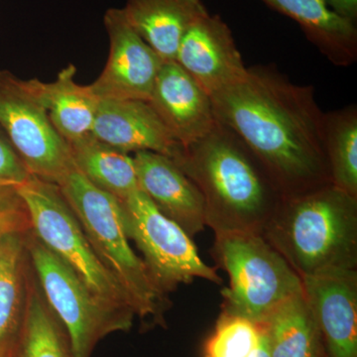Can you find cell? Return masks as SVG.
<instances>
[{
	"instance_id": "cell-26",
	"label": "cell",
	"mask_w": 357,
	"mask_h": 357,
	"mask_svg": "<svg viewBox=\"0 0 357 357\" xmlns=\"http://www.w3.org/2000/svg\"><path fill=\"white\" fill-rule=\"evenodd\" d=\"M31 176L0 128V185H18Z\"/></svg>"
},
{
	"instance_id": "cell-3",
	"label": "cell",
	"mask_w": 357,
	"mask_h": 357,
	"mask_svg": "<svg viewBox=\"0 0 357 357\" xmlns=\"http://www.w3.org/2000/svg\"><path fill=\"white\" fill-rule=\"evenodd\" d=\"M263 236L302 279L356 269L357 198L332 183L284 197Z\"/></svg>"
},
{
	"instance_id": "cell-25",
	"label": "cell",
	"mask_w": 357,
	"mask_h": 357,
	"mask_svg": "<svg viewBox=\"0 0 357 357\" xmlns=\"http://www.w3.org/2000/svg\"><path fill=\"white\" fill-rule=\"evenodd\" d=\"M30 231L27 208L16 185H0V246L9 236Z\"/></svg>"
},
{
	"instance_id": "cell-28",
	"label": "cell",
	"mask_w": 357,
	"mask_h": 357,
	"mask_svg": "<svg viewBox=\"0 0 357 357\" xmlns=\"http://www.w3.org/2000/svg\"><path fill=\"white\" fill-rule=\"evenodd\" d=\"M259 326V342H258L257 347H256L255 357H270L266 335H265L261 326Z\"/></svg>"
},
{
	"instance_id": "cell-14",
	"label": "cell",
	"mask_w": 357,
	"mask_h": 357,
	"mask_svg": "<svg viewBox=\"0 0 357 357\" xmlns=\"http://www.w3.org/2000/svg\"><path fill=\"white\" fill-rule=\"evenodd\" d=\"M148 102L183 146L201 139L218 123L211 96L175 61L162 65Z\"/></svg>"
},
{
	"instance_id": "cell-24",
	"label": "cell",
	"mask_w": 357,
	"mask_h": 357,
	"mask_svg": "<svg viewBox=\"0 0 357 357\" xmlns=\"http://www.w3.org/2000/svg\"><path fill=\"white\" fill-rule=\"evenodd\" d=\"M259 326L222 312L204 347V357H255Z\"/></svg>"
},
{
	"instance_id": "cell-9",
	"label": "cell",
	"mask_w": 357,
	"mask_h": 357,
	"mask_svg": "<svg viewBox=\"0 0 357 357\" xmlns=\"http://www.w3.org/2000/svg\"><path fill=\"white\" fill-rule=\"evenodd\" d=\"M121 203L129 239L137 245L164 293L196 278L222 283L215 268L199 257L192 237L164 215L140 189Z\"/></svg>"
},
{
	"instance_id": "cell-8",
	"label": "cell",
	"mask_w": 357,
	"mask_h": 357,
	"mask_svg": "<svg viewBox=\"0 0 357 357\" xmlns=\"http://www.w3.org/2000/svg\"><path fill=\"white\" fill-rule=\"evenodd\" d=\"M0 128L35 177L58 185L72 168L69 144L54 128L32 79L0 70Z\"/></svg>"
},
{
	"instance_id": "cell-18",
	"label": "cell",
	"mask_w": 357,
	"mask_h": 357,
	"mask_svg": "<svg viewBox=\"0 0 357 357\" xmlns=\"http://www.w3.org/2000/svg\"><path fill=\"white\" fill-rule=\"evenodd\" d=\"M30 232L9 236L0 246V357H13L24 321L33 273L26 243Z\"/></svg>"
},
{
	"instance_id": "cell-10",
	"label": "cell",
	"mask_w": 357,
	"mask_h": 357,
	"mask_svg": "<svg viewBox=\"0 0 357 357\" xmlns=\"http://www.w3.org/2000/svg\"><path fill=\"white\" fill-rule=\"evenodd\" d=\"M109 55L100 77L89 84L100 100H149L163 61L129 25L122 8L103 17Z\"/></svg>"
},
{
	"instance_id": "cell-1",
	"label": "cell",
	"mask_w": 357,
	"mask_h": 357,
	"mask_svg": "<svg viewBox=\"0 0 357 357\" xmlns=\"http://www.w3.org/2000/svg\"><path fill=\"white\" fill-rule=\"evenodd\" d=\"M211 100L218 121L258 157L284 197L331 183L325 112L314 86L292 83L274 66H255Z\"/></svg>"
},
{
	"instance_id": "cell-7",
	"label": "cell",
	"mask_w": 357,
	"mask_h": 357,
	"mask_svg": "<svg viewBox=\"0 0 357 357\" xmlns=\"http://www.w3.org/2000/svg\"><path fill=\"white\" fill-rule=\"evenodd\" d=\"M27 250L46 302L64 326L76 357H91L96 344L131 328L135 312L107 304L91 292L76 272L30 232Z\"/></svg>"
},
{
	"instance_id": "cell-17",
	"label": "cell",
	"mask_w": 357,
	"mask_h": 357,
	"mask_svg": "<svg viewBox=\"0 0 357 357\" xmlns=\"http://www.w3.org/2000/svg\"><path fill=\"white\" fill-rule=\"evenodd\" d=\"M296 21L307 39L337 67H349L357 60L356 23L340 17L326 0H261Z\"/></svg>"
},
{
	"instance_id": "cell-4",
	"label": "cell",
	"mask_w": 357,
	"mask_h": 357,
	"mask_svg": "<svg viewBox=\"0 0 357 357\" xmlns=\"http://www.w3.org/2000/svg\"><path fill=\"white\" fill-rule=\"evenodd\" d=\"M105 267L121 283L141 319H162L165 293L134 252L121 201L98 189L73 164L58 184Z\"/></svg>"
},
{
	"instance_id": "cell-12",
	"label": "cell",
	"mask_w": 357,
	"mask_h": 357,
	"mask_svg": "<svg viewBox=\"0 0 357 357\" xmlns=\"http://www.w3.org/2000/svg\"><path fill=\"white\" fill-rule=\"evenodd\" d=\"M326 357H357V271L340 270L303 278Z\"/></svg>"
},
{
	"instance_id": "cell-22",
	"label": "cell",
	"mask_w": 357,
	"mask_h": 357,
	"mask_svg": "<svg viewBox=\"0 0 357 357\" xmlns=\"http://www.w3.org/2000/svg\"><path fill=\"white\" fill-rule=\"evenodd\" d=\"M13 357H76L69 335L45 300L34 272Z\"/></svg>"
},
{
	"instance_id": "cell-5",
	"label": "cell",
	"mask_w": 357,
	"mask_h": 357,
	"mask_svg": "<svg viewBox=\"0 0 357 357\" xmlns=\"http://www.w3.org/2000/svg\"><path fill=\"white\" fill-rule=\"evenodd\" d=\"M213 253L229 277V286L222 292L225 314L261 325L277 307L303 292L302 278L261 234H215Z\"/></svg>"
},
{
	"instance_id": "cell-19",
	"label": "cell",
	"mask_w": 357,
	"mask_h": 357,
	"mask_svg": "<svg viewBox=\"0 0 357 357\" xmlns=\"http://www.w3.org/2000/svg\"><path fill=\"white\" fill-rule=\"evenodd\" d=\"M77 68L69 65L51 83L32 79L54 128L67 143L91 134L100 98L91 86L77 83Z\"/></svg>"
},
{
	"instance_id": "cell-6",
	"label": "cell",
	"mask_w": 357,
	"mask_h": 357,
	"mask_svg": "<svg viewBox=\"0 0 357 357\" xmlns=\"http://www.w3.org/2000/svg\"><path fill=\"white\" fill-rule=\"evenodd\" d=\"M16 189L40 243L69 265L100 299L135 312L128 294L96 255L59 185L32 175Z\"/></svg>"
},
{
	"instance_id": "cell-15",
	"label": "cell",
	"mask_w": 357,
	"mask_h": 357,
	"mask_svg": "<svg viewBox=\"0 0 357 357\" xmlns=\"http://www.w3.org/2000/svg\"><path fill=\"white\" fill-rule=\"evenodd\" d=\"M91 135L129 154L151 151L173 159L183 147L147 100H100Z\"/></svg>"
},
{
	"instance_id": "cell-13",
	"label": "cell",
	"mask_w": 357,
	"mask_h": 357,
	"mask_svg": "<svg viewBox=\"0 0 357 357\" xmlns=\"http://www.w3.org/2000/svg\"><path fill=\"white\" fill-rule=\"evenodd\" d=\"M132 156L139 189L154 206L192 238L204 231L206 203L194 181L165 155L140 151Z\"/></svg>"
},
{
	"instance_id": "cell-11",
	"label": "cell",
	"mask_w": 357,
	"mask_h": 357,
	"mask_svg": "<svg viewBox=\"0 0 357 357\" xmlns=\"http://www.w3.org/2000/svg\"><path fill=\"white\" fill-rule=\"evenodd\" d=\"M175 62L210 96L248 74L229 25L208 13L185 32Z\"/></svg>"
},
{
	"instance_id": "cell-2",
	"label": "cell",
	"mask_w": 357,
	"mask_h": 357,
	"mask_svg": "<svg viewBox=\"0 0 357 357\" xmlns=\"http://www.w3.org/2000/svg\"><path fill=\"white\" fill-rule=\"evenodd\" d=\"M172 160L201 190L215 234H263L284 199L266 167L220 121Z\"/></svg>"
},
{
	"instance_id": "cell-16",
	"label": "cell",
	"mask_w": 357,
	"mask_h": 357,
	"mask_svg": "<svg viewBox=\"0 0 357 357\" xmlns=\"http://www.w3.org/2000/svg\"><path fill=\"white\" fill-rule=\"evenodd\" d=\"M122 11L163 62L176 60L185 32L208 13L202 0H126Z\"/></svg>"
},
{
	"instance_id": "cell-21",
	"label": "cell",
	"mask_w": 357,
	"mask_h": 357,
	"mask_svg": "<svg viewBox=\"0 0 357 357\" xmlns=\"http://www.w3.org/2000/svg\"><path fill=\"white\" fill-rule=\"evenodd\" d=\"M68 144L73 164L98 189L121 202L139 190L132 155L91 134Z\"/></svg>"
},
{
	"instance_id": "cell-20",
	"label": "cell",
	"mask_w": 357,
	"mask_h": 357,
	"mask_svg": "<svg viewBox=\"0 0 357 357\" xmlns=\"http://www.w3.org/2000/svg\"><path fill=\"white\" fill-rule=\"evenodd\" d=\"M258 326L266 335L270 357H326L304 291L283 303Z\"/></svg>"
},
{
	"instance_id": "cell-27",
	"label": "cell",
	"mask_w": 357,
	"mask_h": 357,
	"mask_svg": "<svg viewBox=\"0 0 357 357\" xmlns=\"http://www.w3.org/2000/svg\"><path fill=\"white\" fill-rule=\"evenodd\" d=\"M333 13L340 17L356 23L357 0H326Z\"/></svg>"
},
{
	"instance_id": "cell-23",
	"label": "cell",
	"mask_w": 357,
	"mask_h": 357,
	"mask_svg": "<svg viewBox=\"0 0 357 357\" xmlns=\"http://www.w3.org/2000/svg\"><path fill=\"white\" fill-rule=\"evenodd\" d=\"M325 151L331 183L357 198V109L325 114Z\"/></svg>"
}]
</instances>
